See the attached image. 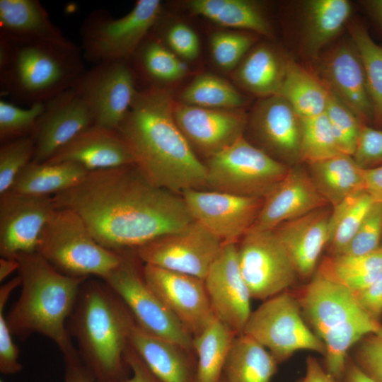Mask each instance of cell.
Here are the masks:
<instances>
[{
    "mask_svg": "<svg viewBox=\"0 0 382 382\" xmlns=\"http://www.w3.org/2000/svg\"><path fill=\"white\" fill-rule=\"evenodd\" d=\"M52 199L57 209L76 213L98 243L117 253L194 221L181 195L152 184L135 164L91 171Z\"/></svg>",
    "mask_w": 382,
    "mask_h": 382,
    "instance_id": "6da1fadb",
    "label": "cell"
},
{
    "mask_svg": "<svg viewBox=\"0 0 382 382\" xmlns=\"http://www.w3.org/2000/svg\"><path fill=\"white\" fill-rule=\"evenodd\" d=\"M175 103L172 90L166 87L138 91L117 131L136 166L154 185L180 195L188 190H206V166L175 122Z\"/></svg>",
    "mask_w": 382,
    "mask_h": 382,
    "instance_id": "7a4b0ae2",
    "label": "cell"
},
{
    "mask_svg": "<svg viewBox=\"0 0 382 382\" xmlns=\"http://www.w3.org/2000/svg\"><path fill=\"white\" fill-rule=\"evenodd\" d=\"M120 296L103 279L81 286L67 330L80 359L97 382H120L129 376L125 354L136 324Z\"/></svg>",
    "mask_w": 382,
    "mask_h": 382,
    "instance_id": "3957f363",
    "label": "cell"
},
{
    "mask_svg": "<svg viewBox=\"0 0 382 382\" xmlns=\"http://www.w3.org/2000/svg\"><path fill=\"white\" fill-rule=\"evenodd\" d=\"M21 291L6 319L13 336L24 340L35 333L52 340L64 363L81 360L66 327L86 277L64 274L37 253H19Z\"/></svg>",
    "mask_w": 382,
    "mask_h": 382,
    "instance_id": "277c9868",
    "label": "cell"
},
{
    "mask_svg": "<svg viewBox=\"0 0 382 382\" xmlns=\"http://www.w3.org/2000/svg\"><path fill=\"white\" fill-rule=\"evenodd\" d=\"M81 49L64 44L20 43L0 35V90L11 102L44 103L72 88L86 69Z\"/></svg>",
    "mask_w": 382,
    "mask_h": 382,
    "instance_id": "5b68a950",
    "label": "cell"
},
{
    "mask_svg": "<svg viewBox=\"0 0 382 382\" xmlns=\"http://www.w3.org/2000/svg\"><path fill=\"white\" fill-rule=\"evenodd\" d=\"M303 317L325 345V369L341 380L349 350L365 337L382 332L347 288L315 273L296 296Z\"/></svg>",
    "mask_w": 382,
    "mask_h": 382,
    "instance_id": "8992f818",
    "label": "cell"
},
{
    "mask_svg": "<svg viewBox=\"0 0 382 382\" xmlns=\"http://www.w3.org/2000/svg\"><path fill=\"white\" fill-rule=\"evenodd\" d=\"M61 273L105 279L122 260L93 236L83 219L67 209H56L46 224L36 252Z\"/></svg>",
    "mask_w": 382,
    "mask_h": 382,
    "instance_id": "52a82bcc",
    "label": "cell"
},
{
    "mask_svg": "<svg viewBox=\"0 0 382 382\" xmlns=\"http://www.w3.org/2000/svg\"><path fill=\"white\" fill-rule=\"evenodd\" d=\"M161 14L159 0H138L117 18L105 9L91 11L80 29L83 58L95 64L129 59Z\"/></svg>",
    "mask_w": 382,
    "mask_h": 382,
    "instance_id": "ba28073f",
    "label": "cell"
},
{
    "mask_svg": "<svg viewBox=\"0 0 382 382\" xmlns=\"http://www.w3.org/2000/svg\"><path fill=\"white\" fill-rule=\"evenodd\" d=\"M204 163L207 170L206 190L262 199L290 168L244 136Z\"/></svg>",
    "mask_w": 382,
    "mask_h": 382,
    "instance_id": "9c48e42d",
    "label": "cell"
},
{
    "mask_svg": "<svg viewBox=\"0 0 382 382\" xmlns=\"http://www.w3.org/2000/svg\"><path fill=\"white\" fill-rule=\"evenodd\" d=\"M243 334L267 349L277 363L299 351L325 355L322 340L306 323L294 294L284 291L268 299L252 311Z\"/></svg>",
    "mask_w": 382,
    "mask_h": 382,
    "instance_id": "30bf717a",
    "label": "cell"
},
{
    "mask_svg": "<svg viewBox=\"0 0 382 382\" xmlns=\"http://www.w3.org/2000/svg\"><path fill=\"white\" fill-rule=\"evenodd\" d=\"M104 280L122 299L137 324L146 332L170 341L188 352L194 350L193 336L146 282L128 250Z\"/></svg>",
    "mask_w": 382,
    "mask_h": 382,
    "instance_id": "8fae6325",
    "label": "cell"
},
{
    "mask_svg": "<svg viewBox=\"0 0 382 382\" xmlns=\"http://www.w3.org/2000/svg\"><path fill=\"white\" fill-rule=\"evenodd\" d=\"M237 255L252 299L265 301L286 291L299 277L274 230L252 227L241 239Z\"/></svg>",
    "mask_w": 382,
    "mask_h": 382,
    "instance_id": "7c38bea8",
    "label": "cell"
},
{
    "mask_svg": "<svg viewBox=\"0 0 382 382\" xmlns=\"http://www.w3.org/2000/svg\"><path fill=\"white\" fill-rule=\"evenodd\" d=\"M129 59L95 64L72 87L87 105L93 125L117 130L138 91Z\"/></svg>",
    "mask_w": 382,
    "mask_h": 382,
    "instance_id": "4fadbf2b",
    "label": "cell"
},
{
    "mask_svg": "<svg viewBox=\"0 0 382 382\" xmlns=\"http://www.w3.org/2000/svg\"><path fill=\"white\" fill-rule=\"evenodd\" d=\"M224 244L202 225L192 221L178 231L143 244L135 253L144 264L204 280Z\"/></svg>",
    "mask_w": 382,
    "mask_h": 382,
    "instance_id": "5bb4252c",
    "label": "cell"
},
{
    "mask_svg": "<svg viewBox=\"0 0 382 382\" xmlns=\"http://www.w3.org/2000/svg\"><path fill=\"white\" fill-rule=\"evenodd\" d=\"M303 119L279 95L260 98L248 117L245 131L253 144L292 167L300 163Z\"/></svg>",
    "mask_w": 382,
    "mask_h": 382,
    "instance_id": "9a60e30c",
    "label": "cell"
},
{
    "mask_svg": "<svg viewBox=\"0 0 382 382\" xmlns=\"http://www.w3.org/2000/svg\"><path fill=\"white\" fill-rule=\"evenodd\" d=\"M194 221L224 243H236L253 226L264 199L209 190L181 193Z\"/></svg>",
    "mask_w": 382,
    "mask_h": 382,
    "instance_id": "2e32d148",
    "label": "cell"
},
{
    "mask_svg": "<svg viewBox=\"0 0 382 382\" xmlns=\"http://www.w3.org/2000/svg\"><path fill=\"white\" fill-rule=\"evenodd\" d=\"M52 196L8 191L0 195V255L15 258L35 253L40 235L56 209Z\"/></svg>",
    "mask_w": 382,
    "mask_h": 382,
    "instance_id": "e0dca14e",
    "label": "cell"
},
{
    "mask_svg": "<svg viewBox=\"0 0 382 382\" xmlns=\"http://www.w3.org/2000/svg\"><path fill=\"white\" fill-rule=\"evenodd\" d=\"M173 115L194 152L206 160L243 137L248 117L241 109L205 108L181 102L175 103Z\"/></svg>",
    "mask_w": 382,
    "mask_h": 382,
    "instance_id": "ac0fdd59",
    "label": "cell"
},
{
    "mask_svg": "<svg viewBox=\"0 0 382 382\" xmlns=\"http://www.w3.org/2000/svg\"><path fill=\"white\" fill-rule=\"evenodd\" d=\"M214 316L237 335L252 313L249 289L241 274L236 243H224L204 279Z\"/></svg>",
    "mask_w": 382,
    "mask_h": 382,
    "instance_id": "d6986e66",
    "label": "cell"
},
{
    "mask_svg": "<svg viewBox=\"0 0 382 382\" xmlns=\"http://www.w3.org/2000/svg\"><path fill=\"white\" fill-rule=\"evenodd\" d=\"M144 277L193 337L215 317L203 279L144 264Z\"/></svg>",
    "mask_w": 382,
    "mask_h": 382,
    "instance_id": "ffe728a7",
    "label": "cell"
},
{
    "mask_svg": "<svg viewBox=\"0 0 382 382\" xmlns=\"http://www.w3.org/2000/svg\"><path fill=\"white\" fill-rule=\"evenodd\" d=\"M318 61L316 74L328 90L360 120L372 125L373 109L360 56L350 40L330 49Z\"/></svg>",
    "mask_w": 382,
    "mask_h": 382,
    "instance_id": "44dd1931",
    "label": "cell"
},
{
    "mask_svg": "<svg viewBox=\"0 0 382 382\" xmlns=\"http://www.w3.org/2000/svg\"><path fill=\"white\" fill-rule=\"evenodd\" d=\"M93 125L82 98L71 88L44 103L31 135L35 143L32 161L45 162L80 132Z\"/></svg>",
    "mask_w": 382,
    "mask_h": 382,
    "instance_id": "7402d4cb",
    "label": "cell"
},
{
    "mask_svg": "<svg viewBox=\"0 0 382 382\" xmlns=\"http://www.w3.org/2000/svg\"><path fill=\"white\" fill-rule=\"evenodd\" d=\"M328 205L307 168L299 164L290 167L286 176L264 198L253 227L273 230L286 221Z\"/></svg>",
    "mask_w": 382,
    "mask_h": 382,
    "instance_id": "603a6c76",
    "label": "cell"
},
{
    "mask_svg": "<svg viewBox=\"0 0 382 382\" xmlns=\"http://www.w3.org/2000/svg\"><path fill=\"white\" fill-rule=\"evenodd\" d=\"M330 214L327 206L273 229L301 279H311L316 272L320 255L328 243Z\"/></svg>",
    "mask_w": 382,
    "mask_h": 382,
    "instance_id": "cb8c5ba5",
    "label": "cell"
},
{
    "mask_svg": "<svg viewBox=\"0 0 382 382\" xmlns=\"http://www.w3.org/2000/svg\"><path fill=\"white\" fill-rule=\"evenodd\" d=\"M45 162L74 163L91 172L134 164V159L117 130L92 125Z\"/></svg>",
    "mask_w": 382,
    "mask_h": 382,
    "instance_id": "d4e9b609",
    "label": "cell"
},
{
    "mask_svg": "<svg viewBox=\"0 0 382 382\" xmlns=\"http://www.w3.org/2000/svg\"><path fill=\"white\" fill-rule=\"evenodd\" d=\"M0 35L20 43L70 42L38 0H0Z\"/></svg>",
    "mask_w": 382,
    "mask_h": 382,
    "instance_id": "484cf974",
    "label": "cell"
},
{
    "mask_svg": "<svg viewBox=\"0 0 382 382\" xmlns=\"http://www.w3.org/2000/svg\"><path fill=\"white\" fill-rule=\"evenodd\" d=\"M129 344L161 382H195L196 366L188 352L179 345L154 335L137 323Z\"/></svg>",
    "mask_w": 382,
    "mask_h": 382,
    "instance_id": "4316f807",
    "label": "cell"
},
{
    "mask_svg": "<svg viewBox=\"0 0 382 382\" xmlns=\"http://www.w3.org/2000/svg\"><path fill=\"white\" fill-rule=\"evenodd\" d=\"M352 11L347 0H310L303 4L302 46L305 54L317 59L347 23Z\"/></svg>",
    "mask_w": 382,
    "mask_h": 382,
    "instance_id": "83f0119b",
    "label": "cell"
},
{
    "mask_svg": "<svg viewBox=\"0 0 382 382\" xmlns=\"http://www.w3.org/2000/svg\"><path fill=\"white\" fill-rule=\"evenodd\" d=\"M287 61L272 45H257L233 70V78L243 89L260 98L279 95Z\"/></svg>",
    "mask_w": 382,
    "mask_h": 382,
    "instance_id": "f1b7e54d",
    "label": "cell"
},
{
    "mask_svg": "<svg viewBox=\"0 0 382 382\" xmlns=\"http://www.w3.org/2000/svg\"><path fill=\"white\" fill-rule=\"evenodd\" d=\"M306 165L316 189L332 207L365 191L364 168L352 156L341 154Z\"/></svg>",
    "mask_w": 382,
    "mask_h": 382,
    "instance_id": "f546056e",
    "label": "cell"
},
{
    "mask_svg": "<svg viewBox=\"0 0 382 382\" xmlns=\"http://www.w3.org/2000/svg\"><path fill=\"white\" fill-rule=\"evenodd\" d=\"M191 13L223 27L271 36L272 29L260 3L250 0H189Z\"/></svg>",
    "mask_w": 382,
    "mask_h": 382,
    "instance_id": "4dcf8cb0",
    "label": "cell"
},
{
    "mask_svg": "<svg viewBox=\"0 0 382 382\" xmlns=\"http://www.w3.org/2000/svg\"><path fill=\"white\" fill-rule=\"evenodd\" d=\"M89 173L70 162H30L16 178L11 191L30 195L53 196L80 183Z\"/></svg>",
    "mask_w": 382,
    "mask_h": 382,
    "instance_id": "1f68e13d",
    "label": "cell"
},
{
    "mask_svg": "<svg viewBox=\"0 0 382 382\" xmlns=\"http://www.w3.org/2000/svg\"><path fill=\"white\" fill-rule=\"evenodd\" d=\"M277 364L267 349L243 333L233 340L222 378L225 382H271Z\"/></svg>",
    "mask_w": 382,
    "mask_h": 382,
    "instance_id": "d6a6232c",
    "label": "cell"
},
{
    "mask_svg": "<svg viewBox=\"0 0 382 382\" xmlns=\"http://www.w3.org/2000/svg\"><path fill=\"white\" fill-rule=\"evenodd\" d=\"M381 272L382 248L380 247L364 255H328L316 272L354 293L369 286Z\"/></svg>",
    "mask_w": 382,
    "mask_h": 382,
    "instance_id": "836d02e7",
    "label": "cell"
},
{
    "mask_svg": "<svg viewBox=\"0 0 382 382\" xmlns=\"http://www.w3.org/2000/svg\"><path fill=\"white\" fill-rule=\"evenodd\" d=\"M279 96L306 119L325 112L328 89L316 74L292 59H288Z\"/></svg>",
    "mask_w": 382,
    "mask_h": 382,
    "instance_id": "e575fe53",
    "label": "cell"
},
{
    "mask_svg": "<svg viewBox=\"0 0 382 382\" xmlns=\"http://www.w3.org/2000/svg\"><path fill=\"white\" fill-rule=\"evenodd\" d=\"M237 335L214 317L197 336L193 348L197 356L195 382H220L224 366Z\"/></svg>",
    "mask_w": 382,
    "mask_h": 382,
    "instance_id": "d590c367",
    "label": "cell"
},
{
    "mask_svg": "<svg viewBox=\"0 0 382 382\" xmlns=\"http://www.w3.org/2000/svg\"><path fill=\"white\" fill-rule=\"evenodd\" d=\"M129 61L150 83L147 88L165 87L163 84L180 80L187 73L186 64L179 57L149 35Z\"/></svg>",
    "mask_w": 382,
    "mask_h": 382,
    "instance_id": "8d00e7d4",
    "label": "cell"
},
{
    "mask_svg": "<svg viewBox=\"0 0 382 382\" xmlns=\"http://www.w3.org/2000/svg\"><path fill=\"white\" fill-rule=\"evenodd\" d=\"M180 102L214 109H241L248 98L226 80L212 74L196 76L182 91Z\"/></svg>",
    "mask_w": 382,
    "mask_h": 382,
    "instance_id": "74e56055",
    "label": "cell"
},
{
    "mask_svg": "<svg viewBox=\"0 0 382 382\" xmlns=\"http://www.w3.org/2000/svg\"><path fill=\"white\" fill-rule=\"evenodd\" d=\"M349 32L364 65L373 109L372 125L382 129V47L360 22L351 23Z\"/></svg>",
    "mask_w": 382,
    "mask_h": 382,
    "instance_id": "f35d334b",
    "label": "cell"
},
{
    "mask_svg": "<svg viewBox=\"0 0 382 382\" xmlns=\"http://www.w3.org/2000/svg\"><path fill=\"white\" fill-rule=\"evenodd\" d=\"M374 200L365 191L332 207L329 219L328 255L341 254L356 233Z\"/></svg>",
    "mask_w": 382,
    "mask_h": 382,
    "instance_id": "ab89813d",
    "label": "cell"
},
{
    "mask_svg": "<svg viewBox=\"0 0 382 382\" xmlns=\"http://www.w3.org/2000/svg\"><path fill=\"white\" fill-rule=\"evenodd\" d=\"M341 154L325 112L303 119L300 163H311Z\"/></svg>",
    "mask_w": 382,
    "mask_h": 382,
    "instance_id": "60d3db41",
    "label": "cell"
},
{
    "mask_svg": "<svg viewBox=\"0 0 382 382\" xmlns=\"http://www.w3.org/2000/svg\"><path fill=\"white\" fill-rule=\"evenodd\" d=\"M325 112L340 153L353 156L363 123L330 90Z\"/></svg>",
    "mask_w": 382,
    "mask_h": 382,
    "instance_id": "b9f144b4",
    "label": "cell"
},
{
    "mask_svg": "<svg viewBox=\"0 0 382 382\" xmlns=\"http://www.w3.org/2000/svg\"><path fill=\"white\" fill-rule=\"evenodd\" d=\"M255 33L220 30L210 39L211 53L214 63L225 71L234 70L253 47Z\"/></svg>",
    "mask_w": 382,
    "mask_h": 382,
    "instance_id": "7bdbcfd3",
    "label": "cell"
},
{
    "mask_svg": "<svg viewBox=\"0 0 382 382\" xmlns=\"http://www.w3.org/2000/svg\"><path fill=\"white\" fill-rule=\"evenodd\" d=\"M43 109L44 103H37L27 108H23L11 102L1 99V144L31 136Z\"/></svg>",
    "mask_w": 382,
    "mask_h": 382,
    "instance_id": "ee69618b",
    "label": "cell"
},
{
    "mask_svg": "<svg viewBox=\"0 0 382 382\" xmlns=\"http://www.w3.org/2000/svg\"><path fill=\"white\" fill-rule=\"evenodd\" d=\"M35 143L31 136L8 141L0 147V195L9 191L21 171L32 161Z\"/></svg>",
    "mask_w": 382,
    "mask_h": 382,
    "instance_id": "f6af8a7d",
    "label": "cell"
},
{
    "mask_svg": "<svg viewBox=\"0 0 382 382\" xmlns=\"http://www.w3.org/2000/svg\"><path fill=\"white\" fill-rule=\"evenodd\" d=\"M21 284V279L18 275L0 288V371L4 375L17 374L23 369L18 361L19 349L13 340L4 313L11 292Z\"/></svg>",
    "mask_w": 382,
    "mask_h": 382,
    "instance_id": "bcb514c9",
    "label": "cell"
},
{
    "mask_svg": "<svg viewBox=\"0 0 382 382\" xmlns=\"http://www.w3.org/2000/svg\"><path fill=\"white\" fill-rule=\"evenodd\" d=\"M381 240L382 203L374 202L352 241L341 254L364 255L372 253L380 248Z\"/></svg>",
    "mask_w": 382,
    "mask_h": 382,
    "instance_id": "7dc6e473",
    "label": "cell"
},
{
    "mask_svg": "<svg viewBox=\"0 0 382 382\" xmlns=\"http://www.w3.org/2000/svg\"><path fill=\"white\" fill-rule=\"evenodd\" d=\"M353 158L365 169L382 166V129L363 124Z\"/></svg>",
    "mask_w": 382,
    "mask_h": 382,
    "instance_id": "c3c4849f",
    "label": "cell"
},
{
    "mask_svg": "<svg viewBox=\"0 0 382 382\" xmlns=\"http://www.w3.org/2000/svg\"><path fill=\"white\" fill-rule=\"evenodd\" d=\"M164 40L170 50L185 60H194L199 54L197 35L187 25L175 23L169 26L164 33Z\"/></svg>",
    "mask_w": 382,
    "mask_h": 382,
    "instance_id": "681fc988",
    "label": "cell"
},
{
    "mask_svg": "<svg viewBox=\"0 0 382 382\" xmlns=\"http://www.w3.org/2000/svg\"><path fill=\"white\" fill-rule=\"evenodd\" d=\"M359 343L355 363L378 382H382V332L369 335Z\"/></svg>",
    "mask_w": 382,
    "mask_h": 382,
    "instance_id": "f907efd6",
    "label": "cell"
},
{
    "mask_svg": "<svg viewBox=\"0 0 382 382\" xmlns=\"http://www.w3.org/2000/svg\"><path fill=\"white\" fill-rule=\"evenodd\" d=\"M352 294L363 311L380 322L382 316V272L369 286Z\"/></svg>",
    "mask_w": 382,
    "mask_h": 382,
    "instance_id": "816d5d0a",
    "label": "cell"
},
{
    "mask_svg": "<svg viewBox=\"0 0 382 382\" xmlns=\"http://www.w3.org/2000/svg\"><path fill=\"white\" fill-rule=\"evenodd\" d=\"M132 375L120 382H161L129 345L125 354Z\"/></svg>",
    "mask_w": 382,
    "mask_h": 382,
    "instance_id": "f5cc1de1",
    "label": "cell"
},
{
    "mask_svg": "<svg viewBox=\"0 0 382 382\" xmlns=\"http://www.w3.org/2000/svg\"><path fill=\"white\" fill-rule=\"evenodd\" d=\"M365 192L374 202L382 203V166L364 168Z\"/></svg>",
    "mask_w": 382,
    "mask_h": 382,
    "instance_id": "db71d44e",
    "label": "cell"
},
{
    "mask_svg": "<svg viewBox=\"0 0 382 382\" xmlns=\"http://www.w3.org/2000/svg\"><path fill=\"white\" fill-rule=\"evenodd\" d=\"M325 368H323L318 361L313 357H308L306 361L305 376L300 382H338Z\"/></svg>",
    "mask_w": 382,
    "mask_h": 382,
    "instance_id": "11a10c76",
    "label": "cell"
},
{
    "mask_svg": "<svg viewBox=\"0 0 382 382\" xmlns=\"http://www.w3.org/2000/svg\"><path fill=\"white\" fill-rule=\"evenodd\" d=\"M64 382H97L81 360L65 363Z\"/></svg>",
    "mask_w": 382,
    "mask_h": 382,
    "instance_id": "9f6ffc18",
    "label": "cell"
},
{
    "mask_svg": "<svg viewBox=\"0 0 382 382\" xmlns=\"http://www.w3.org/2000/svg\"><path fill=\"white\" fill-rule=\"evenodd\" d=\"M342 379L343 382H378L355 362L349 361Z\"/></svg>",
    "mask_w": 382,
    "mask_h": 382,
    "instance_id": "6f0895ef",
    "label": "cell"
},
{
    "mask_svg": "<svg viewBox=\"0 0 382 382\" xmlns=\"http://www.w3.org/2000/svg\"><path fill=\"white\" fill-rule=\"evenodd\" d=\"M369 14L382 28V0H366L361 1Z\"/></svg>",
    "mask_w": 382,
    "mask_h": 382,
    "instance_id": "680465c9",
    "label": "cell"
},
{
    "mask_svg": "<svg viewBox=\"0 0 382 382\" xmlns=\"http://www.w3.org/2000/svg\"><path fill=\"white\" fill-rule=\"evenodd\" d=\"M18 267L19 264L16 258L1 257L0 259V281H4L13 271H18Z\"/></svg>",
    "mask_w": 382,
    "mask_h": 382,
    "instance_id": "91938a15",
    "label": "cell"
},
{
    "mask_svg": "<svg viewBox=\"0 0 382 382\" xmlns=\"http://www.w3.org/2000/svg\"><path fill=\"white\" fill-rule=\"evenodd\" d=\"M220 382H225V381H224V379L222 378V377H221V380Z\"/></svg>",
    "mask_w": 382,
    "mask_h": 382,
    "instance_id": "94428289",
    "label": "cell"
},
{
    "mask_svg": "<svg viewBox=\"0 0 382 382\" xmlns=\"http://www.w3.org/2000/svg\"><path fill=\"white\" fill-rule=\"evenodd\" d=\"M380 247H381V248H382V240H381V245H380Z\"/></svg>",
    "mask_w": 382,
    "mask_h": 382,
    "instance_id": "6125c7cd",
    "label": "cell"
},
{
    "mask_svg": "<svg viewBox=\"0 0 382 382\" xmlns=\"http://www.w3.org/2000/svg\"><path fill=\"white\" fill-rule=\"evenodd\" d=\"M0 382H4V381L3 380L1 379V380H0Z\"/></svg>",
    "mask_w": 382,
    "mask_h": 382,
    "instance_id": "be15d7a7",
    "label": "cell"
}]
</instances>
